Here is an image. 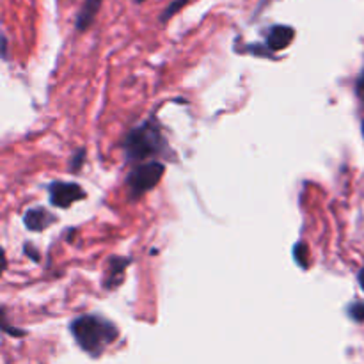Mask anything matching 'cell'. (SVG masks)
Returning <instances> with one entry per match:
<instances>
[{"mask_svg":"<svg viewBox=\"0 0 364 364\" xmlns=\"http://www.w3.org/2000/svg\"><path fill=\"white\" fill-rule=\"evenodd\" d=\"M103 0H84L80 11L77 14V20H75V27L78 32H85L92 23H95L96 16L100 13V7H102Z\"/></svg>","mask_w":364,"mask_h":364,"instance_id":"6","label":"cell"},{"mask_svg":"<svg viewBox=\"0 0 364 364\" xmlns=\"http://www.w3.org/2000/svg\"><path fill=\"white\" fill-rule=\"evenodd\" d=\"M164 173H166V167L160 162H148L135 167L127 176V187L130 198L137 199L144 196L146 192L151 191V188H155L159 181L162 180Z\"/></svg>","mask_w":364,"mask_h":364,"instance_id":"3","label":"cell"},{"mask_svg":"<svg viewBox=\"0 0 364 364\" xmlns=\"http://www.w3.org/2000/svg\"><path fill=\"white\" fill-rule=\"evenodd\" d=\"M188 2H191V0H173V2H171L169 6L164 9V13L160 14V23H167V21H169L171 18L178 13V11L183 9Z\"/></svg>","mask_w":364,"mask_h":364,"instance_id":"9","label":"cell"},{"mask_svg":"<svg viewBox=\"0 0 364 364\" xmlns=\"http://www.w3.org/2000/svg\"><path fill=\"white\" fill-rule=\"evenodd\" d=\"M358 92L361 95V98L364 100V73L361 75V78H359V82H358Z\"/></svg>","mask_w":364,"mask_h":364,"instance_id":"13","label":"cell"},{"mask_svg":"<svg viewBox=\"0 0 364 364\" xmlns=\"http://www.w3.org/2000/svg\"><path fill=\"white\" fill-rule=\"evenodd\" d=\"M70 331L78 347L91 358H100L117 338L116 326L95 315L78 316L71 322Z\"/></svg>","mask_w":364,"mask_h":364,"instance_id":"1","label":"cell"},{"mask_svg":"<svg viewBox=\"0 0 364 364\" xmlns=\"http://www.w3.org/2000/svg\"><path fill=\"white\" fill-rule=\"evenodd\" d=\"M128 263H130V259H128V258L110 259L109 274H107V277H105V287L107 288L119 287L121 281H123V274H124V269L128 267Z\"/></svg>","mask_w":364,"mask_h":364,"instance_id":"8","label":"cell"},{"mask_svg":"<svg viewBox=\"0 0 364 364\" xmlns=\"http://www.w3.org/2000/svg\"><path fill=\"white\" fill-rule=\"evenodd\" d=\"M348 316L355 322H364V302H355L348 308Z\"/></svg>","mask_w":364,"mask_h":364,"instance_id":"11","label":"cell"},{"mask_svg":"<svg viewBox=\"0 0 364 364\" xmlns=\"http://www.w3.org/2000/svg\"><path fill=\"white\" fill-rule=\"evenodd\" d=\"M82 162H84V151H78L77 155H75L73 162H71V169L78 171V169H80V164Z\"/></svg>","mask_w":364,"mask_h":364,"instance_id":"12","label":"cell"},{"mask_svg":"<svg viewBox=\"0 0 364 364\" xmlns=\"http://www.w3.org/2000/svg\"><path fill=\"white\" fill-rule=\"evenodd\" d=\"M137 2H139V4H141V2H146V0H137Z\"/></svg>","mask_w":364,"mask_h":364,"instance_id":"16","label":"cell"},{"mask_svg":"<svg viewBox=\"0 0 364 364\" xmlns=\"http://www.w3.org/2000/svg\"><path fill=\"white\" fill-rule=\"evenodd\" d=\"M50 201L57 208H68L73 203L82 201L85 198V192L78 183H68V181H52L48 185Z\"/></svg>","mask_w":364,"mask_h":364,"instance_id":"4","label":"cell"},{"mask_svg":"<svg viewBox=\"0 0 364 364\" xmlns=\"http://www.w3.org/2000/svg\"><path fill=\"white\" fill-rule=\"evenodd\" d=\"M167 146L164 141L162 130L156 119H148L128 134L124 141V151H127L128 162H139L153 155H160L166 151Z\"/></svg>","mask_w":364,"mask_h":364,"instance_id":"2","label":"cell"},{"mask_svg":"<svg viewBox=\"0 0 364 364\" xmlns=\"http://www.w3.org/2000/svg\"><path fill=\"white\" fill-rule=\"evenodd\" d=\"M294 258H295V262L302 267V269H308V247H306V244H302V242L295 244Z\"/></svg>","mask_w":364,"mask_h":364,"instance_id":"10","label":"cell"},{"mask_svg":"<svg viewBox=\"0 0 364 364\" xmlns=\"http://www.w3.org/2000/svg\"><path fill=\"white\" fill-rule=\"evenodd\" d=\"M358 279H359V284H361V288H363V291H364V269L361 270V272H359Z\"/></svg>","mask_w":364,"mask_h":364,"instance_id":"15","label":"cell"},{"mask_svg":"<svg viewBox=\"0 0 364 364\" xmlns=\"http://www.w3.org/2000/svg\"><path fill=\"white\" fill-rule=\"evenodd\" d=\"M23 223L27 226V230L31 231H43L50 226L52 223H55V215H52L50 212H46L45 208L38 206V208L27 210L23 217Z\"/></svg>","mask_w":364,"mask_h":364,"instance_id":"7","label":"cell"},{"mask_svg":"<svg viewBox=\"0 0 364 364\" xmlns=\"http://www.w3.org/2000/svg\"><path fill=\"white\" fill-rule=\"evenodd\" d=\"M294 38V27H290V25H274V27H270L269 34H267V46L272 52H279V50H284L287 46H290Z\"/></svg>","mask_w":364,"mask_h":364,"instance_id":"5","label":"cell"},{"mask_svg":"<svg viewBox=\"0 0 364 364\" xmlns=\"http://www.w3.org/2000/svg\"><path fill=\"white\" fill-rule=\"evenodd\" d=\"M363 135H364V123H363Z\"/></svg>","mask_w":364,"mask_h":364,"instance_id":"17","label":"cell"},{"mask_svg":"<svg viewBox=\"0 0 364 364\" xmlns=\"http://www.w3.org/2000/svg\"><path fill=\"white\" fill-rule=\"evenodd\" d=\"M270 0H259V4H258V9H256V14L259 13V11L263 9V7H267V4H269Z\"/></svg>","mask_w":364,"mask_h":364,"instance_id":"14","label":"cell"}]
</instances>
